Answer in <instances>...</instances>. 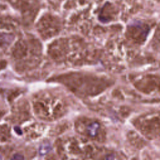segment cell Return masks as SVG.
Listing matches in <instances>:
<instances>
[{"mask_svg":"<svg viewBox=\"0 0 160 160\" xmlns=\"http://www.w3.org/2000/svg\"><path fill=\"white\" fill-rule=\"evenodd\" d=\"M2 159V157L0 156V159Z\"/></svg>","mask_w":160,"mask_h":160,"instance_id":"1","label":"cell"}]
</instances>
